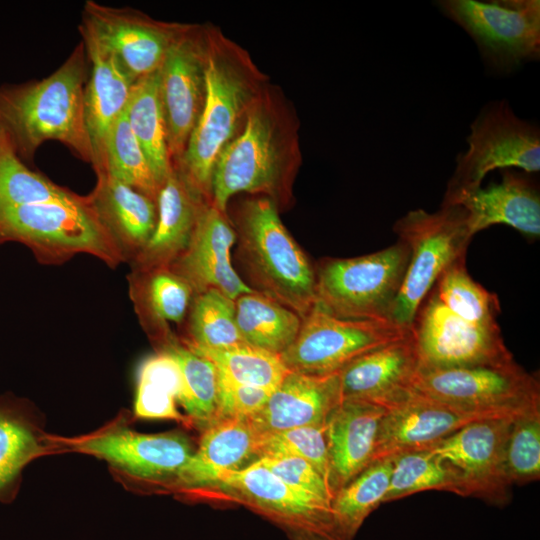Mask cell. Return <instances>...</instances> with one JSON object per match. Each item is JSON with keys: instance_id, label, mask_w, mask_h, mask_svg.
<instances>
[{"instance_id": "31", "label": "cell", "mask_w": 540, "mask_h": 540, "mask_svg": "<svg viewBox=\"0 0 540 540\" xmlns=\"http://www.w3.org/2000/svg\"><path fill=\"white\" fill-rule=\"evenodd\" d=\"M235 309L243 340L277 355L293 343L302 324L293 310L257 291L239 296Z\"/></svg>"}, {"instance_id": "21", "label": "cell", "mask_w": 540, "mask_h": 540, "mask_svg": "<svg viewBox=\"0 0 540 540\" xmlns=\"http://www.w3.org/2000/svg\"><path fill=\"white\" fill-rule=\"evenodd\" d=\"M419 366L411 329L403 338L362 355L338 372L341 398L386 408L411 389Z\"/></svg>"}, {"instance_id": "41", "label": "cell", "mask_w": 540, "mask_h": 540, "mask_svg": "<svg viewBox=\"0 0 540 540\" xmlns=\"http://www.w3.org/2000/svg\"><path fill=\"white\" fill-rule=\"evenodd\" d=\"M505 470L511 485L540 478V408L513 418L505 449Z\"/></svg>"}, {"instance_id": "13", "label": "cell", "mask_w": 540, "mask_h": 540, "mask_svg": "<svg viewBox=\"0 0 540 540\" xmlns=\"http://www.w3.org/2000/svg\"><path fill=\"white\" fill-rule=\"evenodd\" d=\"M214 487L270 520L292 540H344L330 503L290 487L257 460L223 475Z\"/></svg>"}, {"instance_id": "6", "label": "cell", "mask_w": 540, "mask_h": 540, "mask_svg": "<svg viewBox=\"0 0 540 540\" xmlns=\"http://www.w3.org/2000/svg\"><path fill=\"white\" fill-rule=\"evenodd\" d=\"M29 247L44 263H60L87 253L116 267L126 261L87 196L0 209V244Z\"/></svg>"}, {"instance_id": "8", "label": "cell", "mask_w": 540, "mask_h": 540, "mask_svg": "<svg viewBox=\"0 0 540 540\" xmlns=\"http://www.w3.org/2000/svg\"><path fill=\"white\" fill-rule=\"evenodd\" d=\"M409 249L397 241L353 258H327L316 270V303L333 316L388 320L409 262Z\"/></svg>"}, {"instance_id": "34", "label": "cell", "mask_w": 540, "mask_h": 540, "mask_svg": "<svg viewBox=\"0 0 540 540\" xmlns=\"http://www.w3.org/2000/svg\"><path fill=\"white\" fill-rule=\"evenodd\" d=\"M392 464L390 484L383 503L429 490L469 496L457 470L428 450L398 455L392 458Z\"/></svg>"}, {"instance_id": "7", "label": "cell", "mask_w": 540, "mask_h": 540, "mask_svg": "<svg viewBox=\"0 0 540 540\" xmlns=\"http://www.w3.org/2000/svg\"><path fill=\"white\" fill-rule=\"evenodd\" d=\"M398 240L409 249L406 273L392 305L389 321L412 329L423 300L442 272L455 261L465 258L472 236L465 210L459 205L442 204L433 213L412 210L393 226Z\"/></svg>"}, {"instance_id": "43", "label": "cell", "mask_w": 540, "mask_h": 540, "mask_svg": "<svg viewBox=\"0 0 540 540\" xmlns=\"http://www.w3.org/2000/svg\"><path fill=\"white\" fill-rule=\"evenodd\" d=\"M256 460L290 487L331 504L334 495L328 482L304 459L264 456Z\"/></svg>"}, {"instance_id": "19", "label": "cell", "mask_w": 540, "mask_h": 540, "mask_svg": "<svg viewBox=\"0 0 540 540\" xmlns=\"http://www.w3.org/2000/svg\"><path fill=\"white\" fill-rule=\"evenodd\" d=\"M236 237L226 213L206 202L188 247L169 268L184 278L195 294L215 289L235 301L255 291L233 267L231 249Z\"/></svg>"}, {"instance_id": "33", "label": "cell", "mask_w": 540, "mask_h": 540, "mask_svg": "<svg viewBox=\"0 0 540 540\" xmlns=\"http://www.w3.org/2000/svg\"><path fill=\"white\" fill-rule=\"evenodd\" d=\"M183 390L180 369L167 354L157 352L139 366L133 416L135 419L175 420L189 427L178 408Z\"/></svg>"}, {"instance_id": "29", "label": "cell", "mask_w": 540, "mask_h": 540, "mask_svg": "<svg viewBox=\"0 0 540 540\" xmlns=\"http://www.w3.org/2000/svg\"><path fill=\"white\" fill-rule=\"evenodd\" d=\"M131 298L151 340L168 333L169 323H181L195 295L190 284L169 267L136 270Z\"/></svg>"}, {"instance_id": "14", "label": "cell", "mask_w": 540, "mask_h": 540, "mask_svg": "<svg viewBox=\"0 0 540 540\" xmlns=\"http://www.w3.org/2000/svg\"><path fill=\"white\" fill-rule=\"evenodd\" d=\"M420 368H460L513 361L498 324L468 322L452 313L434 289L423 300L412 324Z\"/></svg>"}, {"instance_id": "38", "label": "cell", "mask_w": 540, "mask_h": 540, "mask_svg": "<svg viewBox=\"0 0 540 540\" xmlns=\"http://www.w3.org/2000/svg\"><path fill=\"white\" fill-rule=\"evenodd\" d=\"M190 349L210 360L219 376L238 384L273 391L289 372L280 355L247 343L224 349Z\"/></svg>"}, {"instance_id": "5", "label": "cell", "mask_w": 540, "mask_h": 540, "mask_svg": "<svg viewBox=\"0 0 540 540\" xmlns=\"http://www.w3.org/2000/svg\"><path fill=\"white\" fill-rule=\"evenodd\" d=\"M239 256L254 290L302 319L316 303V270L266 197L245 201L237 214Z\"/></svg>"}, {"instance_id": "15", "label": "cell", "mask_w": 540, "mask_h": 540, "mask_svg": "<svg viewBox=\"0 0 540 540\" xmlns=\"http://www.w3.org/2000/svg\"><path fill=\"white\" fill-rule=\"evenodd\" d=\"M183 24L158 21L131 8L85 2L79 27L117 59L135 83L159 71Z\"/></svg>"}, {"instance_id": "39", "label": "cell", "mask_w": 540, "mask_h": 540, "mask_svg": "<svg viewBox=\"0 0 540 540\" xmlns=\"http://www.w3.org/2000/svg\"><path fill=\"white\" fill-rule=\"evenodd\" d=\"M102 172L156 201L160 185L130 127L126 110L109 132Z\"/></svg>"}, {"instance_id": "22", "label": "cell", "mask_w": 540, "mask_h": 540, "mask_svg": "<svg viewBox=\"0 0 540 540\" xmlns=\"http://www.w3.org/2000/svg\"><path fill=\"white\" fill-rule=\"evenodd\" d=\"M341 401L338 373L308 375L289 371L262 409L247 419L258 435L321 426Z\"/></svg>"}, {"instance_id": "16", "label": "cell", "mask_w": 540, "mask_h": 540, "mask_svg": "<svg viewBox=\"0 0 540 540\" xmlns=\"http://www.w3.org/2000/svg\"><path fill=\"white\" fill-rule=\"evenodd\" d=\"M172 165L179 162L205 97V27L183 24L159 69Z\"/></svg>"}, {"instance_id": "36", "label": "cell", "mask_w": 540, "mask_h": 540, "mask_svg": "<svg viewBox=\"0 0 540 540\" xmlns=\"http://www.w3.org/2000/svg\"><path fill=\"white\" fill-rule=\"evenodd\" d=\"M187 332L182 342L192 349H224L246 343L237 326L235 301L215 289L194 295Z\"/></svg>"}, {"instance_id": "3", "label": "cell", "mask_w": 540, "mask_h": 540, "mask_svg": "<svg viewBox=\"0 0 540 540\" xmlns=\"http://www.w3.org/2000/svg\"><path fill=\"white\" fill-rule=\"evenodd\" d=\"M88 74L89 60L81 42L48 77L0 87V128L20 158L29 160L42 143L56 140L93 164L84 111Z\"/></svg>"}, {"instance_id": "10", "label": "cell", "mask_w": 540, "mask_h": 540, "mask_svg": "<svg viewBox=\"0 0 540 540\" xmlns=\"http://www.w3.org/2000/svg\"><path fill=\"white\" fill-rule=\"evenodd\" d=\"M438 6L473 38L490 70L510 73L539 59V0H442Z\"/></svg>"}, {"instance_id": "1", "label": "cell", "mask_w": 540, "mask_h": 540, "mask_svg": "<svg viewBox=\"0 0 540 540\" xmlns=\"http://www.w3.org/2000/svg\"><path fill=\"white\" fill-rule=\"evenodd\" d=\"M301 161L294 111L282 93L267 84L215 163L211 202L226 213L229 200L246 192L262 194L278 209L285 207Z\"/></svg>"}, {"instance_id": "28", "label": "cell", "mask_w": 540, "mask_h": 540, "mask_svg": "<svg viewBox=\"0 0 540 540\" xmlns=\"http://www.w3.org/2000/svg\"><path fill=\"white\" fill-rule=\"evenodd\" d=\"M96 175V186L88 195L92 206L126 259L134 258L155 229L156 201L105 172Z\"/></svg>"}, {"instance_id": "4", "label": "cell", "mask_w": 540, "mask_h": 540, "mask_svg": "<svg viewBox=\"0 0 540 540\" xmlns=\"http://www.w3.org/2000/svg\"><path fill=\"white\" fill-rule=\"evenodd\" d=\"M126 409L98 429L65 437L52 434L58 454L80 453L104 461L126 489L140 493L171 492L181 468L195 451L183 432L141 433Z\"/></svg>"}, {"instance_id": "11", "label": "cell", "mask_w": 540, "mask_h": 540, "mask_svg": "<svg viewBox=\"0 0 540 540\" xmlns=\"http://www.w3.org/2000/svg\"><path fill=\"white\" fill-rule=\"evenodd\" d=\"M468 148L456 159V168L444 196L481 186L495 169L540 171L538 126L518 118L506 100L484 106L470 126Z\"/></svg>"}, {"instance_id": "44", "label": "cell", "mask_w": 540, "mask_h": 540, "mask_svg": "<svg viewBox=\"0 0 540 540\" xmlns=\"http://www.w3.org/2000/svg\"><path fill=\"white\" fill-rule=\"evenodd\" d=\"M218 376L215 421L250 418L266 404L272 391L238 384ZM213 422V423H214Z\"/></svg>"}, {"instance_id": "24", "label": "cell", "mask_w": 540, "mask_h": 540, "mask_svg": "<svg viewBox=\"0 0 540 540\" xmlns=\"http://www.w3.org/2000/svg\"><path fill=\"white\" fill-rule=\"evenodd\" d=\"M385 413V407L361 400H342L330 413L325 429L333 495L374 462Z\"/></svg>"}, {"instance_id": "9", "label": "cell", "mask_w": 540, "mask_h": 540, "mask_svg": "<svg viewBox=\"0 0 540 540\" xmlns=\"http://www.w3.org/2000/svg\"><path fill=\"white\" fill-rule=\"evenodd\" d=\"M412 390L451 407L491 417L540 408V385L514 360L460 368H420Z\"/></svg>"}, {"instance_id": "26", "label": "cell", "mask_w": 540, "mask_h": 540, "mask_svg": "<svg viewBox=\"0 0 540 540\" xmlns=\"http://www.w3.org/2000/svg\"><path fill=\"white\" fill-rule=\"evenodd\" d=\"M82 39L89 60L84 92L85 120L94 153L92 167L99 173L105 168L109 132L126 110L134 82L112 53L90 37L82 35Z\"/></svg>"}, {"instance_id": "42", "label": "cell", "mask_w": 540, "mask_h": 540, "mask_svg": "<svg viewBox=\"0 0 540 540\" xmlns=\"http://www.w3.org/2000/svg\"><path fill=\"white\" fill-rule=\"evenodd\" d=\"M256 456L257 459L264 456H294L304 459L328 482L329 460L325 425L297 427L258 435Z\"/></svg>"}, {"instance_id": "20", "label": "cell", "mask_w": 540, "mask_h": 540, "mask_svg": "<svg viewBox=\"0 0 540 540\" xmlns=\"http://www.w3.org/2000/svg\"><path fill=\"white\" fill-rule=\"evenodd\" d=\"M501 180L486 187L444 196L442 204L459 205L471 236L495 224L508 225L527 239L540 236V195L532 173L501 169Z\"/></svg>"}, {"instance_id": "23", "label": "cell", "mask_w": 540, "mask_h": 540, "mask_svg": "<svg viewBox=\"0 0 540 540\" xmlns=\"http://www.w3.org/2000/svg\"><path fill=\"white\" fill-rule=\"evenodd\" d=\"M258 434L247 418L215 421L202 430L192 456L181 468L171 492L192 498L214 486L228 472L256 457Z\"/></svg>"}, {"instance_id": "35", "label": "cell", "mask_w": 540, "mask_h": 540, "mask_svg": "<svg viewBox=\"0 0 540 540\" xmlns=\"http://www.w3.org/2000/svg\"><path fill=\"white\" fill-rule=\"evenodd\" d=\"M392 465V459L375 461L335 493L331 507L344 540H353L366 518L383 504Z\"/></svg>"}, {"instance_id": "30", "label": "cell", "mask_w": 540, "mask_h": 540, "mask_svg": "<svg viewBox=\"0 0 540 540\" xmlns=\"http://www.w3.org/2000/svg\"><path fill=\"white\" fill-rule=\"evenodd\" d=\"M153 342L157 352L170 356L180 369L183 390L179 405L184 409L189 427L205 429L215 419L218 387L215 366L171 332Z\"/></svg>"}, {"instance_id": "32", "label": "cell", "mask_w": 540, "mask_h": 540, "mask_svg": "<svg viewBox=\"0 0 540 540\" xmlns=\"http://www.w3.org/2000/svg\"><path fill=\"white\" fill-rule=\"evenodd\" d=\"M126 116L161 186L173 165L159 94V71L134 83Z\"/></svg>"}, {"instance_id": "18", "label": "cell", "mask_w": 540, "mask_h": 540, "mask_svg": "<svg viewBox=\"0 0 540 540\" xmlns=\"http://www.w3.org/2000/svg\"><path fill=\"white\" fill-rule=\"evenodd\" d=\"M486 418L501 417L457 409L411 388L386 407L377 434L374 462L428 450L465 425Z\"/></svg>"}, {"instance_id": "2", "label": "cell", "mask_w": 540, "mask_h": 540, "mask_svg": "<svg viewBox=\"0 0 540 540\" xmlns=\"http://www.w3.org/2000/svg\"><path fill=\"white\" fill-rule=\"evenodd\" d=\"M248 52L216 27H205V97L178 169L186 182L211 202L215 163L267 86Z\"/></svg>"}, {"instance_id": "37", "label": "cell", "mask_w": 540, "mask_h": 540, "mask_svg": "<svg viewBox=\"0 0 540 540\" xmlns=\"http://www.w3.org/2000/svg\"><path fill=\"white\" fill-rule=\"evenodd\" d=\"M79 196L30 170L0 128V209L51 201H71Z\"/></svg>"}, {"instance_id": "40", "label": "cell", "mask_w": 540, "mask_h": 540, "mask_svg": "<svg viewBox=\"0 0 540 540\" xmlns=\"http://www.w3.org/2000/svg\"><path fill=\"white\" fill-rule=\"evenodd\" d=\"M433 289L441 303L460 318L481 325L497 324L498 297L472 279L465 258L448 266Z\"/></svg>"}, {"instance_id": "27", "label": "cell", "mask_w": 540, "mask_h": 540, "mask_svg": "<svg viewBox=\"0 0 540 540\" xmlns=\"http://www.w3.org/2000/svg\"><path fill=\"white\" fill-rule=\"evenodd\" d=\"M58 454L42 416L27 400L0 398V503L11 502L19 490L23 469L33 460Z\"/></svg>"}, {"instance_id": "12", "label": "cell", "mask_w": 540, "mask_h": 540, "mask_svg": "<svg viewBox=\"0 0 540 540\" xmlns=\"http://www.w3.org/2000/svg\"><path fill=\"white\" fill-rule=\"evenodd\" d=\"M410 331L388 320L336 317L315 303L302 319L297 337L280 358L292 372L335 374L362 355L401 339Z\"/></svg>"}, {"instance_id": "25", "label": "cell", "mask_w": 540, "mask_h": 540, "mask_svg": "<svg viewBox=\"0 0 540 540\" xmlns=\"http://www.w3.org/2000/svg\"><path fill=\"white\" fill-rule=\"evenodd\" d=\"M206 202L210 201L200 196L173 166L156 198L155 229L133 258L136 270L170 267L188 247Z\"/></svg>"}, {"instance_id": "17", "label": "cell", "mask_w": 540, "mask_h": 540, "mask_svg": "<svg viewBox=\"0 0 540 540\" xmlns=\"http://www.w3.org/2000/svg\"><path fill=\"white\" fill-rule=\"evenodd\" d=\"M513 418L476 420L440 440L428 451L457 470L469 496L504 505L510 498L512 486L505 470V449Z\"/></svg>"}]
</instances>
